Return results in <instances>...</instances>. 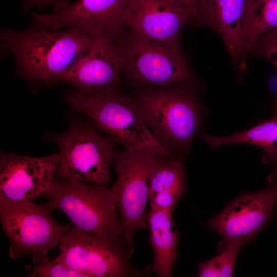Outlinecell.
Segmentation results:
<instances>
[{
  "label": "cell",
  "instance_id": "obj_1",
  "mask_svg": "<svg viewBox=\"0 0 277 277\" xmlns=\"http://www.w3.org/2000/svg\"><path fill=\"white\" fill-rule=\"evenodd\" d=\"M93 38L78 28L55 30L34 22L22 31H0L2 51L13 54L16 73L34 89L59 83Z\"/></svg>",
  "mask_w": 277,
  "mask_h": 277
},
{
  "label": "cell",
  "instance_id": "obj_2",
  "mask_svg": "<svg viewBox=\"0 0 277 277\" xmlns=\"http://www.w3.org/2000/svg\"><path fill=\"white\" fill-rule=\"evenodd\" d=\"M191 83L135 88L130 94L143 121L169 151L185 156L202 129L205 108L199 88Z\"/></svg>",
  "mask_w": 277,
  "mask_h": 277
},
{
  "label": "cell",
  "instance_id": "obj_3",
  "mask_svg": "<svg viewBox=\"0 0 277 277\" xmlns=\"http://www.w3.org/2000/svg\"><path fill=\"white\" fill-rule=\"evenodd\" d=\"M63 97L71 108L85 114L100 131L124 149L162 155L174 154L156 140L141 118L132 96L121 88L89 93L72 88L64 92Z\"/></svg>",
  "mask_w": 277,
  "mask_h": 277
},
{
  "label": "cell",
  "instance_id": "obj_4",
  "mask_svg": "<svg viewBox=\"0 0 277 277\" xmlns=\"http://www.w3.org/2000/svg\"><path fill=\"white\" fill-rule=\"evenodd\" d=\"M121 74L135 88L191 83L202 87L181 42L159 41L127 29L115 41Z\"/></svg>",
  "mask_w": 277,
  "mask_h": 277
},
{
  "label": "cell",
  "instance_id": "obj_5",
  "mask_svg": "<svg viewBox=\"0 0 277 277\" xmlns=\"http://www.w3.org/2000/svg\"><path fill=\"white\" fill-rule=\"evenodd\" d=\"M100 131L89 118H78L71 121L64 131L50 134L60 150L56 179L112 184L111 167L118 144Z\"/></svg>",
  "mask_w": 277,
  "mask_h": 277
},
{
  "label": "cell",
  "instance_id": "obj_6",
  "mask_svg": "<svg viewBox=\"0 0 277 277\" xmlns=\"http://www.w3.org/2000/svg\"><path fill=\"white\" fill-rule=\"evenodd\" d=\"M42 195L55 210L63 211L73 226L105 239L124 238L116 196L108 186L54 177Z\"/></svg>",
  "mask_w": 277,
  "mask_h": 277
},
{
  "label": "cell",
  "instance_id": "obj_7",
  "mask_svg": "<svg viewBox=\"0 0 277 277\" xmlns=\"http://www.w3.org/2000/svg\"><path fill=\"white\" fill-rule=\"evenodd\" d=\"M54 209L48 202H12L0 200V222L10 245L9 256L32 257L35 265L48 258V251L60 244L72 227L70 223L61 225L52 218Z\"/></svg>",
  "mask_w": 277,
  "mask_h": 277
},
{
  "label": "cell",
  "instance_id": "obj_8",
  "mask_svg": "<svg viewBox=\"0 0 277 277\" xmlns=\"http://www.w3.org/2000/svg\"><path fill=\"white\" fill-rule=\"evenodd\" d=\"M55 260L86 277L146 276L131 262L134 246L124 238L107 239L76 227L62 238Z\"/></svg>",
  "mask_w": 277,
  "mask_h": 277
},
{
  "label": "cell",
  "instance_id": "obj_9",
  "mask_svg": "<svg viewBox=\"0 0 277 277\" xmlns=\"http://www.w3.org/2000/svg\"><path fill=\"white\" fill-rule=\"evenodd\" d=\"M169 155L125 149L115 154L113 165L116 178L111 188L116 196L124 238L132 246L135 232L148 229L146 206L150 177Z\"/></svg>",
  "mask_w": 277,
  "mask_h": 277
},
{
  "label": "cell",
  "instance_id": "obj_10",
  "mask_svg": "<svg viewBox=\"0 0 277 277\" xmlns=\"http://www.w3.org/2000/svg\"><path fill=\"white\" fill-rule=\"evenodd\" d=\"M266 188L240 193L221 212L203 223L222 238L220 250L231 245L240 248L252 241L270 221L277 200V184Z\"/></svg>",
  "mask_w": 277,
  "mask_h": 277
},
{
  "label": "cell",
  "instance_id": "obj_11",
  "mask_svg": "<svg viewBox=\"0 0 277 277\" xmlns=\"http://www.w3.org/2000/svg\"><path fill=\"white\" fill-rule=\"evenodd\" d=\"M130 0H77L50 13H31L32 21L59 30L78 28L92 37L115 41L126 31L125 15Z\"/></svg>",
  "mask_w": 277,
  "mask_h": 277
},
{
  "label": "cell",
  "instance_id": "obj_12",
  "mask_svg": "<svg viewBox=\"0 0 277 277\" xmlns=\"http://www.w3.org/2000/svg\"><path fill=\"white\" fill-rule=\"evenodd\" d=\"M60 161L58 153L34 157L2 151L0 200L33 201L51 186Z\"/></svg>",
  "mask_w": 277,
  "mask_h": 277
},
{
  "label": "cell",
  "instance_id": "obj_13",
  "mask_svg": "<svg viewBox=\"0 0 277 277\" xmlns=\"http://www.w3.org/2000/svg\"><path fill=\"white\" fill-rule=\"evenodd\" d=\"M121 60L115 41L93 37L88 48L63 74L60 83L89 93L109 88H121Z\"/></svg>",
  "mask_w": 277,
  "mask_h": 277
},
{
  "label": "cell",
  "instance_id": "obj_14",
  "mask_svg": "<svg viewBox=\"0 0 277 277\" xmlns=\"http://www.w3.org/2000/svg\"><path fill=\"white\" fill-rule=\"evenodd\" d=\"M194 12L176 0H130L125 15L127 29L150 38L181 42L180 32Z\"/></svg>",
  "mask_w": 277,
  "mask_h": 277
},
{
  "label": "cell",
  "instance_id": "obj_15",
  "mask_svg": "<svg viewBox=\"0 0 277 277\" xmlns=\"http://www.w3.org/2000/svg\"><path fill=\"white\" fill-rule=\"evenodd\" d=\"M245 3L246 0H199L192 21L218 33L239 76L247 71L249 55L242 33Z\"/></svg>",
  "mask_w": 277,
  "mask_h": 277
},
{
  "label": "cell",
  "instance_id": "obj_16",
  "mask_svg": "<svg viewBox=\"0 0 277 277\" xmlns=\"http://www.w3.org/2000/svg\"><path fill=\"white\" fill-rule=\"evenodd\" d=\"M171 210L150 209L147 212L149 243L153 252V261L145 268L160 277L172 275L179 256L177 245L180 233L172 220Z\"/></svg>",
  "mask_w": 277,
  "mask_h": 277
},
{
  "label": "cell",
  "instance_id": "obj_17",
  "mask_svg": "<svg viewBox=\"0 0 277 277\" xmlns=\"http://www.w3.org/2000/svg\"><path fill=\"white\" fill-rule=\"evenodd\" d=\"M197 137L203 140L211 148L235 143L256 145L264 151L263 162L272 167L273 171H277V114L250 129L229 135L213 136L202 129Z\"/></svg>",
  "mask_w": 277,
  "mask_h": 277
},
{
  "label": "cell",
  "instance_id": "obj_18",
  "mask_svg": "<svg viewBox=\"0 0 277 277\" xmlns=\"http://www.w3.org/2000/svg\"><path fill=\"white\" fill-rule=\"evenodd\" d=\"M277 28V0H246L243 37L249 51L259 37Z\"/></svg>",
  "mask_w": 277,
  "mask_h": 277
},
{
  "label": "cell",
  "instance_id": "obj_19",
  "mask_svg": "<svg viewBox=\"0 0 277 277\" xmlns=\"http://www.w3.org/2000/svg\"><path fill=\"white\" fill-rule=\"evenodd\" d=\"M149 189V197L164 191H187L184 156L176 154L167 156L152 173Z\"/></svg>",
  "mask_w": 277,
  "mask_h": 277
},
{
  "label": "cell",
  "instance_id": "obj_20",
  "mask_svg": "<svg viewBox=\"0 0 277 277\" xmlns=\"http://www.w3.org/2000/svg\"><path fill=\"white\" fill-rule=\"evenodd\" d=\"M240 247L227 245L220 253L211 259L197 264L199 277H230L234 273V266Z\"/></svg>",
  "mask_w": 277,
  "mask_h": 277
},
{
  "label": "cell",
  "instance_id": "obj_21",
  "mask_svg": "<svg viewBox=\"0 0 277 277\" xmlns=\"http://www.w3.org/2000/svg\"><path fill=\"white\" fill-rule=\"evenodd\" d=\"M25 267L32 270L28 277H86L84 274L70 269L55 259L51 260L49 257L38 265H27Z\"/></svg>",
  "mask_w": 277,
  "mask_h": 277
},
{
  "label": "cell",
  "instance_id": "obj_22",
  "mask_svg": "<svg viewBox=\"0 0 277 277\" xmlns=\"http://www.w3.org/2000/svg\"><path fill=\"white\" fill-rule=\"evenodd\" d=\"M251 53L267 60L277 70V28L256 39L251 47Z\"/></svg>",
  "mask_w": 277,
  "mask_h": 277
},
{
  "label": "cell",
  "instance_id": "obj_23",
  "mask_svg": "<svg viewBox=\"0 0 277 277\" xmlns=\"http://www.w3.org/2000/svg\"><path fill=\"white\" fill-rule=\"evenodd\" d=\"M187 191L167 190L157 193L149 197L150 209L173 211L174 207Z\"/></svg>",
  "mask_w": 277,
  "mask_h": 277
},
{
  "label": "cell",
  "instance_id": "obj_24",
  "mask_svg": "<svg viewBox=\"0 0 277 277\" xmlns=\"http://www.w3.org/2000/svg\"><path fill=\"white\" fill-rule=\"evenodd\" d=\"M22 1L23 5L21 11L23 13L33 9L41 10L50 6H52L53 9H55L71 2L70 0H22Z\"/></svg>",
  "mask_w": 277,
  "mask_h": 277
},
{
  "label": "cell",
  "instance_id": "obj_25",
  "mask_svg": "<svg viewBox=\"0 0 277 277\" xmlns=\"http://www.w3.org/2000/svg\"><path fill=\"white\" fill-rule=\"evenodd\" d=\"M184 6L191 9L194 12L196 10L199 0H176Z\"/></svg>",
  "mask_w": 277,
  "mask_h": 277
},
{
  "label": "cell",
  "instance_id": "obj_26",
  "mask_svg": "<svg viewBox=\"0 0 277 277\" xmlns=\"http://www.w3.org/2000/svg\"><path fill=\"white\" fill-rule=\"evenodd\" d=\"M269 181L274 182L277 184V173H272L271 175L269 176Z\"/></svg>",
  "mask_w": 277,
  "mask_h": 277
},
{
  "label": "cell",
  "instance_id": "obj_27",
  "mask_svg": "<svg viewBox=\"0 0 277 277\" xmlns=\"http://www.w3.org/2000/svg\"><path fill=\"white\" fill-rule=\"evenodd\" d=\"M275 114H277V102H276V106H275Z\"/></svg>",
  "mask_w": 277,
  "mask_h": 277
}]
</instances>
